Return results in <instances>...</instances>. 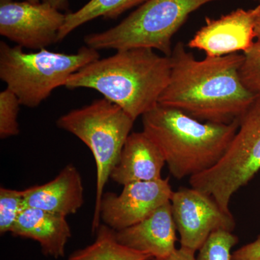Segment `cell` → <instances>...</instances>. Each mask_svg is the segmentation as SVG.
Listing matches in <instances>:
<instances>
[{
  "mask_svg": "<svg viewBox=\"0 0 260 260\" xmlns=\"http://www.w3.org/2000/svg\"><path fill=\"white\" fill-rule=\"evenodd\" d=\"M170 57V80L158 102L162 106L200 121L229 124L239 119L255 96L241 79L243 54L198 60L179 42Z\"/></svg>",
  "mask_w": 260,
  "mask_h": 260,
  "instance_id": "obj_1",
  "label": "cell"
},
{
  "mask_svg": "<svg viewBox=\"0 0 260 260\" xmlns=\"http://www.w3.org/2000/svg\"><path fill=\"white\" fill-rule=\"evenodd\" d=\"M172 68L170 56L159 55L154 49L116 51L114 55L85 65L70 77L64 86L96 90L135 121L158 104Z\"/></svg>",
  "mask_w": 260,
  "mask_h": 260,
  "instance_id": "obj_2",
  "label": "cell"
},
{
  "mask_svg": "<svg viewBox=\"0 0 260 260\" xmlns=\"http://www.w3.org/2000/svg\"><path fill=\"white\" fill-rule=\"evenodd\" d=\"M143 130L158 147L171 174L189 178L215 167L230 146L239 121L229 124L195 119L158 104L142 116Z\"/></svg>",
  "mask_w": 260,
  "mask_h": 260,
  "instance_id": "obj_3",
  "label": "cell"
},
{
  "mask_svg": "<svg viewBox=\"0 0 260 260\" xmlns=\"http://www.w3.org/2000/svg\"><path fill=\"white\" fill-rule=\"evenodd\" d=\"M100 58L95 49L84 46L75 54L42 49L27 53L23 48L0 42V79L28 108L39 107L53 90L64 86L72 75Z\"/></svg>",
  "mask_w": 260,
  "mask_h": 260,
  "instance_id": "obj_4",
  "label": "cell"
},
{
  "mask_svg": "<svg viewBox=\"0 0 260 260\" xmlns=\"http://www.w3.org/2000/svg\"><path fill=\"white\" fill-rule=\"evenodd\" d=\"M223 0H148L122 21L105 31L87 34L85 46L116 51L149 48L172 54V39L191 13Z\"/></svg>",
  "mask_w": 260,
  "mask_h": 260,
  "instance_id": "obj_5",
  "label": "cell"
},
{
  "mask_svg": "<svg viewBox=\"0 0 260 260\" xmlns=\"http://www.w3.org/2000/svg\"><path fill=\"white\" fill-rule=\"evenodd\" d=\"M135 120L121 107L103 98L60 116L56 125L74 135L93 153L96 164V189L92 232L101 225L100 207L104 189Z\"/></svg>",
  "mask_w": 260,
  "mask_h": 260,
  "instance_id": "obj_6",
  "label": "cell"
},
{
  "mask_svg": "<svg viewBox=\"0 0 260 260\" xmlns=\"http://www.w3.org/2000/svg\"><path fill=\"white\" fill-rule=\"evenodd\" d=\"M239 121V129L220 161L189 178L191 187L213 197L229 213L233 195L260 170V92Z\"/></svg>",
  "mask_w": 260,
  "mask_h": 260,
  "instance_id": "obj_7",
  "label": "cell"
},
{
  "mask_svg": "<svg viewBox=\"0 0 260 260\" xmlns=\"http://www.w3.org/2000/svg\"><path fill=\"white\" fill-rule=\"evenodd\" d=\"M171 204L181 247L199 251L213 233L235 229L232 213L224 211L213 197L198 189L179 188L173 193Z\"/></svg>",
  "mask_w": 260,
  "mask_h": 260,
  "instance_id": "obj_8",
  "label": "cell"
},
{
  "mask_svg": "<svg viewBox=\"0 0 260 260\" xmlns=\"http://www.w3.org/2000/svg\"><path fill=\"white\" fill-rule=\"evenodd\" d=\"M65 15L47 3L0 0V35L32 50L58 42Z\"/></svg>",
  "mask_w": 260,
  "mask_h": 260,
  "instance_id": "obj_9",
  "label": "cell"
},
{
  "mask_svg": "<svg viewBox=\"0 0 260 260\" xmlns=\"http://www.w3.org/2000/svg\"><path fill=\"white\" fill-rule=\"evenodd\" d=\"M173 193L169 178L129 183L120 194L108 192L103 195L101 220L114 230H122L139 223L170 202Z\"/></svg>",
  "mask_w": 260,
  "mask_h": 260,
  "instance_id": "obj_10",
  "label": "cell"
},
{
  "mask_svg": "<svg viewBox=\"0 0 260 260\" xmlns=\"http://www.w3.org/2000/svg\"><path fill=\"white\" fill-rule=\"evenodd\" d=\"M260 5L239 8L217 19L205 18V24L188 43L190 49L204 51L208 56L246 52L255 40Z\"/></svg>",
  "mask_w": 260,
  "mask_h": 260,
  "instance_id": "obj_11",
  "label": "cell"
},
{
  "mask_svg": "<svg viewBox=\"0 0 260 260\" xmlns=\"http://www.w3.org/2000/svg\"><path fill=\"white\" fill-rule=\"evenodd\" d=\"M176 232L170 201L139 223L116 231V237L118 242L130 249L150 254L153 259H160L177 250Z\"/></svg>",
  "mask_w": 260,
  "mask_h": 260,
  "instance_id": "obj_12",
  "label": "cell"
},
{
  "mask_svg": "<svg viewBox=\"0 0 260 260\" xmlns=\"http://www.w3.org/2000/svg\"><path fill=\"white\" fill-rule=\"evenodd\" d=\"M25 207L59 215L75 214L84 204L81 176L73 164L66 166L52 180L23 190Z\"/></svg>",
  "mask_w": 260,
  "mask_h": 260,
  "instance_id": "obj_13",
  "label": "cell"
},
{
  "mask_svg": "<svg viewBox=\"0 0 260 260\" xmlns=\"http://www.w3.org/2000/svg\"><path fill=\"white\" fill-rule=\"evenodd\" d=\"M166 160L158 147L144 132L130 133L110 179L120 185L162 179Z\"/></svg>",
  "mask_w": 260,
  "mask_h": 260,
  "instance_id": "obj_14",
  "label": "cell"
},
{
  "mask_svg": "<svg viewBox=\"0 0 260 260\" xmlns=\"http://www.w3.org/2000/svg\"><path fill=\"white\" fill-rule=\"evenodd\" d=\"M11 234L37 241L44 255L56 259L64 256L65 246L72 236L64 215L30 207L22 210Z\"/></svg>",
  "mask_w": 260,
  "mask_h": 260,
  "instance_id": "obj_15",
  "label": "cell"
},
{
  "mask_svg": "<svg viewBox=\"0 0 260 260\" xmlns=\"http://www.w3.org/2000/svg\"><path fill=\"white\" fill-rule=\"evenodd\" d=\"M93 244L75 251L68 260H153L150 254L134 250L118 242L116 231L106 224L97 229Z\"/></svg>",
  "mask_w": 260,
  "mask_h": 260,
  "instance_id": "obj_16",
  "label": "cell"
},
{
  "mask_svg": "<svg viewBox=\"0 0 260 260\" xmlns=\"http://www.w3.org/2000/svg\"><path fill=\"white\" fill-rule=\"evenodd\" d=\"M148 0H90L80 9L65 15L64 23L59 30L58 42L83 24L103 17L116 19L128 10L140 6Z\"/></svg>",
  "mask_w": 260,
  "mask_h": 260,
  "instance_id": "obj_17",
  "label": "cell"
},
{
  "mask_svg": "<svg viewBox=\"0 0 260 260\" xmlns=\"http://www.w3.org/2000/svg\"><path fill=\"white\" fill-rule=\"evenodd\" d=\"M238 242L239 239L232 232L217 231L200 248L197 260H232V250Z\"/></svg>",
  "mask_w": 260,
  "mask_h": 260,
  "instance_id": "obj_18",
  "label": "cell"
},
{
  "mask_svg": "<svg viewBox=\"0 0 260 260\" xmlns=\"http://www.w3.org/2000/svg\"><path fill=\"white\" fill-rule=\"evenodd\" d=\"M255 40L250 49L244 53L240 68L243 83L253 93L260 92V16L256 22Z\"/></svg>",
  "mask_w": 260,
  "mask_h": 260,
  "instance_id": "obj_19",
  "label": "cell"
},
{
  "mask_svg": "<svg viewBox=\"0 0 260 260\" xmlns=\"http://www.w3.org/2000/svg\"><path fill=\"white\" fill-rule=\"evenodd\" d=\"M25 208L23 190L0 188V234L11 233L19 215Z\"/></svg>",
  "mask_w": 260,
  "mask_h": 260,
  "instance_id": "obj_20",
  "label": "cell"
},
{
  "mask_svg": "<svg viewBox=\"0 0 260 260\" xmlns=\"http://www.w3.org/2000/svg\"><path fill=\"white\" fill-rule=\"evenodd\" d=\"M20 100L10 89L0 92V138L6 139L20 133L18 116Z\"/></svg>",
  "mask_w": 260,
  "mask_h": 260,
  "instance_id": "obj_21",
  "label": "cell"
},
{
  "mask_svg": "<svg viewBox=\"0 0 260 260\" xmlns=\"http://www.w3.org/2000/svg\"><path fill=\"white\" fill-rule=\"evenodd\" d=\"M232 260H260V234L254 242L232 253Z\"/></svg>",
  "mask_w": 260,
  "mask_h": 260,
  "instance_id": "obj_22",
  "label": "cell"
},
{
  "mask_svg": "<svg viewBox=\"0 0 260 260\" xmlns=\"http://www.w3.org/2000/svg\"><path fill=\"white\" fill-rule=\"evenodd\" d=\"M195 252L196 251L181 246L179 249H177V250L167 257L153 260H197Z\"/></svg>",
  "mask_w": 260,
  "mask_h": 260,
  "instance_id": "obj_23",
  "label": "cell"
},
{
  "mask_svg": "<svg viewBox=\"0 0 260 260\" xmlns=\"http://www.w3.org/2000/svg\"><path fill=\"white\" fill-rule=\"evenodd\" d=\"M42 2L51 5L59 11L68 10L69 7L68 0H42Z\"/></svg>",
  "mask_w": 260,
  "mask_h": 260,
  "instance_id": "obj_24",
  "label": "cell"
},
{
  "mask_svg": "<svg viewBox=\"0 0 260 260\" xmlns=\"http://www.w3.org/2000/svg\"><path fill=\"white\" fill-rule=\"evenodd\" d=\"M24 1L29 2L31 3H39L42 2V0H24Z\"/></svg>",
  "mask_w": 260,
  "mask_h": 260,
  "instance_id": "obj_25",
  "label": "cell"
},
{
  "mask_svg": "<svg viewBox=\"0 0 260 260\" xmlns=\"http://www.w3.org/2000/svg\"><path fill=\"white\" fill-rule=\"evenodd\" d=\"M252 1L257 3V5H260V0H252Z\"/></svg>",
  "mask_w": 260,
  "mask_h": 260,
  "instance_id": "obj_26",
  "label": "cell"
}]
</instances>
